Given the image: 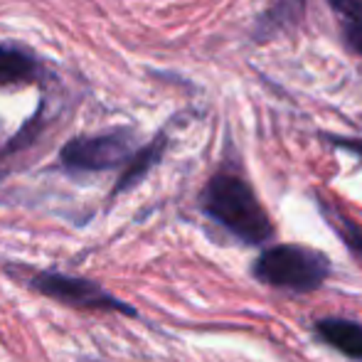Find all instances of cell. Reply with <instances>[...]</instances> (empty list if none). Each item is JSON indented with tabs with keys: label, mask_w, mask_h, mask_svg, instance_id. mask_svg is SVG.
I'll list each match as a JSON object with an SVG mask.
<instances>
[{
	"label": "cell",
	"mask_w": 362,
	"mask_h": 362,
	"mask_svg": "<svg viewBox=\"0 0 362 362\" xmlns=\"http://www.w3.org/2000/svg\"><path fill=\"white\" fill-rule=\"evenodd\" d=\"M197 205L207 219L247 247H262L276 234L274 219L264 210L254 187L229 168L217 170L205 182Z\"/></svg>",
	"instance_id": "6da1fadb"
},
{
	"label": "cell",
	"mask_w": 362,
	"mask_h": 362,
	"mask_svg": "<svg viewBox=\"0 0 362 362\" xmlns=\"http://www.w3.org/2000/svg\"><path fill=\"white\" fill-rule=\"evenodd\" d=\"M333 274V262L323 252L303 244H274L257 257L252 276L269 288L313 293Z\"/></svg>",
	"instance_id": "7a4b0ae2"
},
{
	"label": "cell",
	"mask_w": 362,
	"mask_h": 362,
	"mask_svg": "<svg viewBox=\"0 0 362 362\" xmlns=\"http://www.w3.org/2000/svg\"><path fill=\"white\" fill-rule=\"evenodd\" d=\"M5 272L18 284L35 291L37 296H45L49 300H57L62 305L76 310H101V313H124L136 318L139 310L129 305L124 298L106 291L101 284L84 276H72L67 272H40V269L25 267H5Z\"/></svg>",
	"instance_id": "3957f363"
},
{
	"label": "cell",
	"mask_w": 362,
	"mask_h": 362,
	"mask_svg": "<svg viewBox=\"0 0 362 362\" xmlns=\"http://www.w3.org/2000/svg\"><path fill=\"white\" fill-rule=\"evenodd\" d=\"M139 141L131 129H114L94 136H74L59 151V168L74 175L121 170L129 165Z\"/></svg>",
	"instance_id": "277c9868"
},
{
	"label": "cell",
	"mask_w": 362,
	"mask_h": 362,
	"mask_svg": "<svg viewBox=\"0 0 362 362\" xmlns=\"http://www.w3.org/2000/svg\"><path fill=\"white\" fill-rule=\"evenodd\" d=\"M45 76V67L35 52L20 45H0V89L37 84Z\"/></svg>",
	"instance_id": "5b68a950"
},
{
	"label": "cell",
	"mask_w": 362,
	"mask_h": 362,
	"mask_svg": "<svg viewBox=\"0 0 362 362\" xmlns=\"http://www.w3.org/2000/svg\"><path fill=\"white\" fill-rule=\"evenodd\" d=\"M313 330L325 345L338 350L340 355L362 362V323L358 320L328 315V318L315 320Z\"/></svg>",
	"instance_id": "8992f818"
},
{
	"label": "cell",
	"mask_w": 362,
	"mask_h": 362,
	"mask_svg": "<svg viewBox=\"0 0 362 362\" xmlns=\"http://www.w3.org/2000/svg\"><path fill=\"white\" fill-rule=\"evenodd\" d=\"M168 148V136L165 134H158L151 144L141 146L139 151L134 153V158L129 160V165L121 170L119 180H116L114 190H111V197L116 195H124V192L134 190L139 182L146 180V175L163 160V153Z\"/></svg>",
	"instance_id": "52a82bcc"
},
{
	"label": "cell",
	"mask_w": 362,
	"mask_h": 362,
	"mask_svg": "<svg viewBox=\"0 0 362 362\" xmlns=\"http://www.w3.org/2000/svg\"><path fill=\"white\" fill-rule=\"evenodd\" d=\"M303 13L305 0H272V5L259 15L257 25H254V40L257 42H267V40L296 28L303 20Z\"/></svg>",
	"instance_id": "ba28073f"
},
{
	"label": "cell",
	"mask_w": 362,
	"mask_h": 362,
	"mask_svg": "<svg viewBox=\"0 0 362 362\" xmlns=\"http://www.w3.org/2000/svg\"><path fill=\"white\" fill-rule=\"evenodd\" d=\"M320 207H323L325 217L330 219V224L335 227V232H338V237L343 239L345 247L353 252L355 259H360V262H362V227H360V224L355 222V219L345 217L343 212L335 210L333 205H325L323 200H320Z\"/></svg>",
	"instance_id": "9c48e42d"
},
{
	"label": "cell",
	"mask_w": 362,
	"mask_h": 362,
	"mask_svg": "<svg viewBox=\"0 0 362 362\" xmlns=\"http://www.w3.org/2000/svg\"><path fill=\"white\" fill-rule=\"evenodd\" d=\"M328 5L348 23L362 20V0H328Z\"/></svg>",
	"instance_id": "30bf717a"
},
{
	"label": "cell",
	"mask_w": 362,
	"mask_h": 362,
	"mask_svg": "<svg viewBox=\"0 0 362 362\" xmlns=\"http://www.w3.org/2000/svg\"><path fill=\"white\" fill-rule=\"evenodd\" d=\"M345 42H348L355 52L362 54V20H355V23L345 25Z\"/></svg>",
	"instance_id": "8fae6325"
},
{
	"label": "cell",
	"mask_w": 362,
	"mask_h": 362,
	"mask_svg": "<svg viewBox=\"0 0 362 362\" xmlns=\"http://www.w3.org/2000/svg\"><path fill=\"white\" fill-rule=\"evenodd\" d=\"M328 141L338 148H345V151L355 153V156L362 158V141H353V139H335V136H328Z\"/></svg>",
	"instance_id": "7c38bea8"
}]
</instances>
